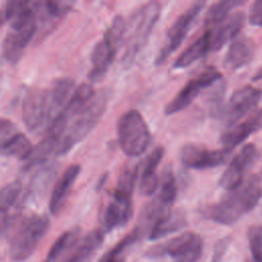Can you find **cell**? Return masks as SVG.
Wrapping results in <instances>:
<instances>
[{
    "mask_svg": "<svg viewBox=\"0 0 262 262\" xmlns=\"http://www.w3.org/2000/svg\"><path fill=\"white\" fill-rule=\"evenodd\" d=\"M48 227L49 219L45 215H31L21 220L10 237V259L15 262L27 260L36 251Z\"/></svg>",
    "mask_w": 262,
    "mask_h": 262,
    "instance_id": "277c9868",
    "label": "cell"
},
{
    "mask_svg": "<svg viewBox=\"0 0 262 262\" xmlns=\"http://www.w3.org/2000/svg\"><path fill=\"white\" fill-rule=\"evenodd\" d=\"M204 243L194 232H184L147 250L149 258L169 256L173 262H198L203 254Z\"/></svg>",
    "mask_w": 262,
    "mask_h": 262,
    "instance_id": "8992f818",
    "label": "cell"
},
{
    "mask_svg": "<svg viewBox=\"0 0 262 262\" xmlns=\"http://www.w3.org/2000/svg\"><path fill=\"white\" fill-rule=\"evenodd\" d=\"M33 150V145L29 138L18 131L9 138L2 146H0V156L14 157L26 161Z\"/></svg>",
    "mask_w": 262,
    "mask_h": 262,
    "instance_id": "4316f807",
    "label": "cell"
},
{
    "mask_svg": "<svg viewBox=\"0 0 262 262\" xmlns=\"http://www.w3.org/2000/svg\"><path fill=\"white\" fill-rule=\"evenodd\" d=\"M258 158V150L255 144L247 143L233 157L225 171L219 178V185L227 190L239 187L244 182V176Z\"/></svg>",
    "mask_w": 262,
    "mask_h": 262,
    "instance_id": "7c38bea8",
    "label": "cell"
},
{
    "mask_svg": "<svg viewBox=\"0 0 262 262\" xmlns=\"http://www.w3.org/2000/svg\"><path fill=\"white\" fill-rule=\"evenodd\" d=\"M80 170L81 167L79 165L73 164L67 168L56 181L49 201V210L52 215H57L62 210Z\"/></svg>",
    "mask_w": 262,
    "mask_h": 262,
    "instance_id": "e0dca14e",
    "label": "cell"
},
{
    "mask_svg": "<svg viewBox=\"0 0 262 262\" xmlns=\"http://www.w3.org/2000/svg\"><path fill=\"white\" fill-rule=\"evenodd\" d=\"M36 13L40 12L49 17L58 18L66 15L72 8L73 3L69 1L50 0L45 2H34Z\"/></svg>",
    "mask_w": 262,
    "mask_h": 262,
    "instance_id": "4dcf8cb0",
    "label": "cell"
},
{
    "mask_svg": "<svg viewBox=\"0 0 262 262\" xmlns=\"http://www.w3.org/2000/svg\"><path fill=\"white\" fill-rule=\"evenodd\" d=\"M242 3L243 2L238 0H222L211 5L206 14L205 23L207 30H214L230 15V12L234 7L241 5Z\"/></svg>",
    "mask_w": 262,
    "mask_h": 262,
    "instance_id": "f1b7e54d",
    "label": "cell"
},
{
    "mask_svg": "<svg viewBox=\"0 0 262 262\" xmlns=\"http://www.w3.org/2000/svg\"><path fill=\"white\" fill-rule=\"evenodd\" d=\"M23 184L18 180H14L0 189V236L7 231L13 223L14 217L9 214L21 194Z\"/></svg>",
    "mask_w": 262,
    "mask_h": 262,
    "instance_id": "ffe728a7",
    "label": "cell"
},
{
    "mask_svg": "<svg viewBox=\"0 0 262 262\" xmlns=\"http://www.w3.org/2000/svg\"><path fill=\"white\" fill-rule=\"evenodd\" d=\"M132 215V196L115 190L113 200L104 209L101 229L106 232L115 229L116 227L123 226L129 222Z\"/></svg>",
    "mask_w": 262,
    "mask_h": 262,
    "instance_id": "4fadbf2b",
    "label": "cell"
},
{
    "mask_svg": "<svg viewBox=\"0 0 262 262\" xmlns=\"http://www.w3.org/2000/svg\"><path fill=\"white\" fill-rule=\"evenodd\" d=\"M159 186L160 190L152 201L163 210L170 211L177 195L176 179L171 169L165 170Z\"/></svg>",
    "mask_w": 262,
    "mask_h": 262,
    "instance_id": "484cf974",
    "label": "cell"
},
{
    "mask_svg": "<svg viewBox=\"0 0 262 262\" xmlns=\"http://www.w3.org/2000/svg\"><path fill=\"white\" fill-rule=\"evenodd\" d=\"M138 174V166L135 164L126 165V167L122 170L121 175L118 180V186L116 189L128 193L133 194L135 182Z\"/></svg>",
    "mask_w": 262,
    "mask_h": 262,
    "instance_id": "d6a6232c",
    "label": "cell"
},
{
    "mask_svg": "<svg viewBox=\"0 0 262 262\" xmlns=\"http://www.w3.org/2000/svg\"><path fill=\"white\" fill-rule=\"evenodd\" d=\"M260 128H262V108L244 122L229 127L228 130L222 133L220 141L222 142L223 147L232 150L236 145L245 141Z\"/></svg>",
    "mask_w": 262,
    "mask_h": 262,
    "instance_id": "2e32d148",
    "label": "cell"
},
{
    "mask_svg": "<svg viewBox=\"0 0 262 262\" xmlns=\"http://www.w3.org/2000/svg\"><path fill=\"white\" fill-rule=\"evenodd\" d=\"M262 198V183L257 176H251L243 184L227 191L216 204L205 211L208 219L222 224L232 225L251 212Z\"/></svg>",
    "mask_w": 262,
    "mask_h": 262,
    "instance_id": "6da1fadb",
    "label": "cell"
},
{
    "mask_svg": "<svg viewBox=\"0 0 262 262\" xmlns=\"http://www.w3.org/2000/svg\"><path fill=\"white\" fill-rule=\"evenodd\" d=\"M211 49V31L207 30L192 44H190L175 60L174 70H182L205 56Z\"/></svg>",
    "mask_w": 262,
    "mask_h": 262,
    "instance_id": "cb8c5ba5",
    "label": "cell"
},
{
    "mask_svg": "<svg viewBox=\"0 0 262 262\" xmlns=\"http://www.w3.org/2000/svg\"><path fill=\"white\" fill-rule=\"evenodd\" d=\"M247 262H252V261H251V260H249V261H247Z\"/></svg>",
    "mask_w": 262,
    "mask_h": 262,
    "instance_id": "ab89813d",
    "label": "cell"
},
{
    "mask_svg": "<svg viewBox=\"0 0 262 262\" xmlns=\"http://www.w3.org/2000/svg\"><path fill=\"white\" fill-rule=\"evenodd\" d=\"M105 107L106 95L102 92L95 94L91 102L68 122L58 141L55 155L60 156L68 152L74 145L83 140L99 121Z\"/></svg>",
    "mask_w": 262,
    "mask_h": 262,
    "instance_id": "3957f363",
    "label": "cell"
},
{
    "mask_svg": "<svg viewBox=\"0 0 262 262\" xmlns=\"http://www.w3.org/2000/svg\"><path fill=\"white\" fill-rule=\"evenodd\" d=\"M19 130L17 127L7 119L0 120V146H2L9 138H11Z\"/></svg>",
    "mask_w": 262,
    "mask_h": 262,
    "instance_id": "e575fe53",
    "label": "cell"
},
{
    "mask_svg": "<svg viewBox=\"0 0 262 262\" xmlns=\"http://www.w3.org/2000/svg\"><path fill=\"white\" fill-rule=\"evenodd\" d=\"M205 4V1L194 2L173 23V25L167 32L165 43L156 55L155 63L157 66H161L162 63H164L167 58L181 45L183 39L186 37L188 31L190 30L199 13L203 10Z\"/></svg>",
    "mask_w": 262,
    "mask_h": 262,
    "instance_id": "ba28073f",
    "label": "cell"
},
{
    "mask_svg": "<svg viewBox=\"0 0 262 262\" xmlns=\"http://www.w3.org/2000/svg\"><path fill=\"white\" fill-rule=\"evenodd\" d=\"M249 20L252 26L262 27V0L255 1L249 11Z\"/></svg>",
    "mask_w": 262,
    "mask_h": 262,
    "instance_id": "d590c367",
    "label": "cell"
},
{
    "mask_svg": "<svg viewBox=\"0 0 262 262\" xmlns=\"http://www.w3.org/2000/svg\"><path fill=\"white\" fill-rule=\"evenodd\" d=\"M5 15H4V11L0 10V27L2 26V24L5 21Z\"/></svg>",
    "mask_w": 262,
    "mask_h": 262,
    "instance_id": "74e56055",
    "label": "cell"
},
{
    "mask_svg": "<svg viewBox=\"0 0 262 262\" xmlns=\"http://www.w3.org/2000/svg\"><path fill=\"white\" fill-rule=\"evenodd\" d=\"M104 233L101 228L92 230L80 237L55 262H85L101 246Z\"/></svg>",
    "mask_w": 262,
    "mask_h": 262,
    "instance_id": "9a60e30c",
    "label": "cell"
},
{
    "mask_svg": "<svg viewBox=\"0 0 262 262\" xmlns=\"http://www.w3.org/2000/svg\"><path fill=\"white\" fill-rule=\"evenodd\" d=\"M164 157V148L157 146L146 157L143 162L142 174L139 182V190L144 195L154 194L160 185V180L157 175V168Z\"/></svg>",
    "mask_w": 262,
    "mask_h": 262,
    "instance_id": "d6986e66",
    "label": "cell"
},
{
    "mask_svg": "<svg viewBox=\"0 0 262 262\" xmlns=\"http://www.w3.org/2000/svg\"><path fill=\"white\" fill-rule=\"evenodd\" d=\"M80 228L74 227L70 230L64 231L54 242L47 255V262H55L68 249H70L81 236Z\"/></svg>",
    "mask_w": 262,
    "mask_h": 262,
    "instance_id": "f546056e",
    "label": "cell"
},
{
    "mask_svg": "<svg viewBox=\"0 0 262 262\" xmlns=\"http://www.w3.org/2000/svg\"><path fill=\"white\" fill-rule=\"evenodd\" d=\"M228 245H229V238H223L222 241H219V243L216 245V249H215V253L213 255L212 262L220 261V259L222 258L226 249L228 248Z\"/></svg>",
    "mask_w": 262,
    "mask_h": 262,
    "instance_id": "8d00e7d4",
    "label": "cell"
},
{
    "mask_svg": "<svg viewBox=\"0 0 262 262\" xmlns=\"http://www.w3.org/2000/svg\"><path fill=\"white\" fill-rule=\"evenodd\" d=\"M37 31V19L19 29H11L2 43V53L10 62H16L23 56L25 49Z\"/></svg>",
    "mask_w": 262,
    "mask_h": 262,
    "instance_id": "5bb4252c",
    "label": "cell"
},
{
    "mask_svg": "<svg viewBox=\"0 0 262 262\" xmlns=\"http://www.w3.org/2000/svg\"><path fill=\"white\" fill-rule=\"evenodd\" d=\"M45 262H47V261H45Z\"/></svg>",
    "mask_w": 262,
    "mask_h": 262,
    "instance_id": "60d3db41",
    "label": "cell"
},
{
    "mask_svg": "<svg viewBox=\"0 0 262 262\" xmlns=\"http://www.w3.org/2000/svg\"><path fill=\"white\" fill-rule=\"evenodd\" d=\"M54 174H55V168L52 164H49L48 166H45L42 169H40L35 174V176L33 177L30 183L28 196L43 192L46 189L47 185L49 184L50 180L53 178Z\"/></svg>",
    "mask_w": 262,
    "mask_h": 262,
    "instance_id": "1f68e13d",
    "label": "cell"
},
{
    "mask_svg": "<svg viewBox=\"0 0 262 262\" xmlns=\"http://www.w3.org/2000/svg\"><path fill=\"white\" fill-rule=\"evenodd\" d=\"M245 24V13L236 11L230 14L223 23L215 28L214 33L211 32V49L219 50L228 41L234 39ZM213 31V30H212Z\"/></svg>",
    "mask_w": 262,
    "mask_h": 262,
    "instance_id": "44dd1931",
    "label": "cell"
},
{
    "mask_svg": "<svg viewBox=\"0 0 262 262\" xmlns=\"http://www.w3.org/2000/svg\"><path fill=\"white\" fill-rule=\"evenodd\" d=\"M252 262H262V225H253L248 230Z\"/></svg>",
    "mask_w": 262,
    "mask_h": 262,
    "instance_id": "836d02e7",
    "label": "cell"
},
{
    "mask_svg": "<svg viewBox=\"0 0 262 262\" xmlns=\"http://www.w3.org/2000/svg\"><path fill=\"white\" fill-rule=\"evenodd\" d=\"M222 81V75L215 68L209 67L204 70L196 77L190 79L175 97L165 106V114L167 116L176 114L186 108L203 91V89L211 87Z\"/></svg>",
    "mask_w": 262,
    "mask_h": 262,
    "instance_id": "9c48e42d",
    "label": "cell"
},
{
    "mask_svg": "<svg viewBox=\"0 0 262 262\" xmlns=\"http://www.w3.org/2000/svg\"><path fill=\"white\" fill-rule=\"evenodd\" d=\"M23 120L29 130H47L53 122L49 89L33 88L23 100Z\"/></svg>",
    "mask_w": 262,
    "mask_h": 262,
    "instance_id": "52a82bcc",
    "label": "cell"
},
{
    "mask_svg": "<svg viewBox=\"0 0 262 262\" xmlns=\"http://www.w3.org/2000/svg\"><path fill=\"white\" fill-rule=\"evenodd\" d=\"M160 3L150 1L140 6L130 16L129 21L126 23L123 42L125 44V50L122 57L126 64L134 60L135 56L147 42V39L160 17Z\"/></svg>",
    "mask_w": 262,
    "mask_h": 262,
    "instance_id": "7a4b0ae2",
    "label": "cell"
},
{
    "mask_svg": "<svg viewBox=\"0 0 262 262\" xmlns=\"http://www.w3.org/2000/svg\"><path fill=\"white\" fill-rule=\"evenodd\" d=\"M187 224L186 215L182 210H170L160 217L152 225L149 232V239L156 241L167 234L180 230Z\"/></svg>",
    "mask_w": 262,
    "mask_h": 262,
    "instance_id": "603a6c76",
    "label": "cell"
},
{
    "mask_svg": "<svg viewBox=\"0 0 262 262\" xmlns=\"http://www.w3.org/2000/svg\"><path fill=\"white\" fill-rule=\"evenodd\" d=\"M143 229L138 225L133 228L127 235H125L120 242H118L111 250L104 253L98 262H125V251L134 245L141 236Z\"/></svg>",
    "mask_w": 262,
    "mask_h": 262,
    "instance_id": "83f0119b",
    "label": "cell"
},
{
    "mask_svg": "<svg viewBox=\"0 0 262 262\" xmlns=\"http://www.w3.org/2000/svg\"><path fill=\"white\" fill-rule=\"evenodd\" d=\"M118 138L122 150L129 157L141 156L149 145L150 132L137 110L124 113L118 122Z\"/></svg>",
    "mask_w": 262,
    "mask_h": 262,
    "instance_id": "5b68a950",
    "label": "cell"
},
{
    "mask_svg": "<svg viewBox=\"0 0 262 262\" xmlns=\"http://www.w3.org/2000/svg\"><path fill=\"white\" fill-rule=\"evenodd\" d=\"M117 52L103 39L98 41L94 45L91 52L92 69L88 75L89 80L96 82L102 79L114 61Z\"/></svg>",
    "mask_w": 262,
    "mask_h": 262,
    "instance_id": "7402d4cb",
    "label": "cell"
},
{
    "mask_svg": "<svg viewBox=\"0 0 262 262\" xmlns=\"http://www.w3.org/2000/svg\"><path fill=\"white\" fill-rule=\"evenodd\" d=\"M231 149H210L194 143L185 144L180 150L182 165L189 169L204 170L221 166L231 155Z\"/></svg>",
    "mask_w": 262,
    "mask_h": 262,
    "instance_id": "8fae6325",
    "label": "cell"
},
{
    "mask_svg": "<svg viewBox=\"0 0 262 262\" xmlns=\"http://www.w3.org/2000/svg\"><path fill=\"white\" fill-rule=\"evenodd\" d=\"M261 97L262 90L252 85H247L236 90L230 96L227 103L219 106L213 113L225 122L228 127H231L250 113L259 103Z\"/></svg>",
    "mask_w": 262,
    "mask_h": 262,
    "instance_id": "30bf717a",
    "label": "cell"
},
{
    "mask_svg": "<svg viewBox=\"0 0 262 262\" xmlns=\"http://www.w3.org/2000/svg\"><path fill=\"white\" fill-rule=\"evenodd\" d=\"M75 90V82L68 77L55 80L49 88L53 121L64 110L73 92Z\"/></svg>",
    "mask_w": 262,
    "mask_h": 262,
    "instance_id": "d4e9b609",
    "label": "cell"
},
{
    "mask_svg": "<svg viewBox=\"0 0 262 262\" xmlns=\"http://www.w3.org/2000/svg\"><path fill=\"white\" fill-rule=\"evenodd\" d=\"M255 49L256 46L252 39L246 36L235 37L225 54L224 66L231 71L242 69L252 60Z\"/></svg>",
    "mask_w": 262,
    "mask_h": 262,
    "instance_id": "ac0fdd59",
    "label": "cell"
},
{
    "mask_svg": "<svg viewBox=\"0 0 262 262\" xmlns=\"http://www.w3.org/2000/svg\"><path fill=\"white\" fill-rule=\"evenodd\" d=\"M262 78V69L256 74V76L253 78V80H257V79H261Z\"/></svg>",
    "mask_w": 262,
    "mask_h": 262,
    "instance_id": "f35d334b",
    "label": "cell"
}]
</instances>
